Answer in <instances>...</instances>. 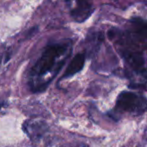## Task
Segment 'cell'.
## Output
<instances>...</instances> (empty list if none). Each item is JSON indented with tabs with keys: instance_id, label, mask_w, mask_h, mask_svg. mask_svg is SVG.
<instances>
[{
	"instance_id": "obj_6",
	"label": "cell",
	"mask_w": 147,
	"mask_h": 147,
	"mask_svg": "<svg viewBox=\"0 0 147 147\" xmlns=\"http://www.w3.org/2000/svg\"><path fill=\"white\" fill-rule=\"evenodd\" d=\"M125 57L127 59V60L128 61V63L137 71H141V69H143L144 71L145 70V67H144V59H142L141 55L140 54H138V53H125Z\"/></svg>"
},
{
	"instance_id": "obj_5",
	"label": "cell",
	"mask_w": 147,
	"mask_h": 147,
	"mask_svg": "<svg viewBox=\"0 0 147 147\" xmlns=\"http://www.w3.org/2000/svg\"><path fill=\"white\" fill-rule=\"evenodd\" d=\"M84 63H85V55L84 53H78L70 62L69 65L67 66L65 71L63 78H70L75 75L76 73H78V71H80L84 68Z\"/></svg>"
},
{
	"instance_id": "obj_7",
	"label": "cell",
	"mask_w": 147,
	"mask_h": 147,
	"mask_svg": "<svg viewBox=\"0 0 147 147\" xmlns=\"http://www.w3.org/2000/svg\"><path fill=\"white\" fill-rule=\"evenodd\" d=\"M2 105H3V104H0V109H1V108H2Z\"/></svg>"
},
{
	"instance_id": "obj_3",
	"label": "cell",
	"mask_w": 147,
	"mask_h": 147,
	"mask_svg": "<svg viewBox=\"0 0 147 147\" xmlns=\"http://www.w3.org/2000/svg\"><path fill=\"white\" fill-rule=\"evenodd\" d=\"M22 130L32 142H39L47 133L48 126L43 121L27 120L22 124Z\"/></svg>"
},
{
	"instance_id": "obj_2",
	"label": "cell",
	"mask_w": 147,
	"mask_h": 147,
	"mask_svg": "<svg viewBox=\"0 0 147 147\" xmlns=\"http://www.w3.org/2000/svg\"><path fill=\"white\" fill-rule=\"evenodd\" d=\"M115 109L117 113L140 115L146 109V97L138 93L123 91L117 98Z\"/></svg>"
},
{
	"instance_id": "obj_8",
	"label": "cell",
	"mask_w": 147,
	"mask_h": 147,
	"mask_svg": "<svg viewBox=\"0 0 147 147\" xmlns=\"http://www.w3.org/2000/svg\"><path fill=\"white\" fill-rule=\"evenodd\" d=\"M65 1H66V2H70L71 0H65Z\"/></svg>"
},
{
	"instance_id": "obj_4",
	"label": "cell",
	"mask_w": 147,
	"mask_h": 147,
	"mask_svg": "<svg viewBox=\"0 0 147 147\" xmlns=\"http://www.w3.org/2000/svg\"><path fill=\"white\" fill-rule=\"evenodd\" d=\"M78 8L71 12V16L77 21L87 19L92 13V3L90 0H77Z\"/></svg>"
},
{
	"instance_id": "obj_1",
	"label": "cell",
	"mask_w": 147,
	"mask_h": 147,
	"mask_svg": "<svg viewBox=\"0 0 147 147\" xmlns=\"http://www.w3.org/2000/svg\"><path fill=\"white\" fill-rule=\"evenodd\" d=\"M68 45L56 44L48 47L30 71L29 86L34 92H41L46 90L50 82L59 73L65 59L58 62V59L65 54Z\"/></svg>"
}]
</instances>
